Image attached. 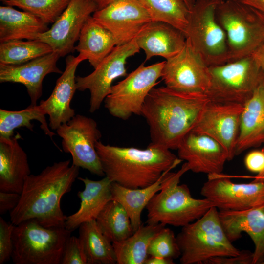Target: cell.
Listing matches in <instances>:
<instances>
[{
  "instance_id": "44dd1931",
  "label": "cell",
  "mask_w": 264,
  "mask_h": 264,
  "mask_svg": "<svg viewBox=\"0 0 264 264\" xmlns=\"http://www.w3.org/2000/svg\"><path fill=\"white\" fill-rule=\"evenodd\" d=\"M219 215L222 227L232 242L245 232L254 244L252 264L264 260V204L242 211L220 210Z\"/></svg>"
},
{
  "instance_id": "681fc988",
  "label": "cell",
  "mask_w": 264,
  "mask_h": 264,
  "mask_svg": "<svg viewBox=\"0 0 264 264\" xmlns=\"http://www.w3.org/2000/svg\"><path fill=\"white\" fill-rule=\"evenodd\" d=\"M260 14H261V15L262 18H263V19L264 20V14H263V13H261V12H260Z\"/></svg>"
},
{
  "instance_id": "d590c367",
  "label": "cell",
  "mask_w": 264,
  "mask_h": 264,
  "mask_svg": "<svg viewBox=\"0 0 264 264\" xmlns=\"http://www.w3.org/2000/svg\"><path fill=\"white\" fill-rule=\"evenodd\" d=\"M148 253L149 256L172 260L179 258L181 252L173 230L165 226L159 230L151 241Z\"/></svg>"
},
{
  "instance_id": "603a6c76",
  "label": "cell",
  "mask_w": 264,
  "mask_h": 264,
  "mask_svg": "<svg viewBox=\"0 0 264 264\" xmlns=\"http://www.w3.org/2000/svg\"><path fill=\"white\" fill-rule=\"evenodd\" d=\"M19 133L0 136V191L21 194L31 174L27 156L19 144Z\"/></svg>"
},
{
  "instance_id": "5bb4252c",
  "label": "cell",
  "mask_w": 264,
  "mask_h": 264,
  "mask_svg": "<svg viewBox=\"0 0 264 264\" xmlns=\"http://www.w3.org/2000/svg\"><path fill=\"white\" fill-rule=\"evenodd\" d=\"M161 78L167 87L185 93L206 94L210 85L209 66L187 41L179 53L166 60Z\"/></svg>"
},
{
  "instance_id": "7a4b0ae2",
  "label": "cell",
  "mask_w": 264,
  "mask_h": 264,
  "mask_svg": "<svg viewBox=\"0 0 264 264\" xmlns=\"http://www.w3.org/2000/svg\"><path fill=\"white\" fill-rule=\"evenodd\" d=\"M210 101L206 94L182 92L166 86L153 88L141 112L149 126L151 143L177 150Z\"/></svg>"
},
{
  "instance_id": "ab89813d",
  "label": "cell",
  "mask_w": 264,
  "mask_h": 264,
  "mask_svg": "<svg viewBox=\"0 0 264 264\" xmlns=\"http://www.w3.org/2000/svg\"><path fill=\"white\" fill-rule=\"evenodd\" d=\"M244 163L250 171L261 173L264 170V150H255L249 153L245 157Z\"/></svg>"
},
{
  "instance_id": "4dcf8cb0",
  "label": "cell",
  "mask_w": 264,
  "mask_h": 264,
  "mask_svg": "<svg viewBox=\"0 0 264 264\" xmlns=\"http://www.w3.org/2000/svg\"><path fill=\"white\" fill-rule=\"evenodd\" d=\"M95 220L103 233L112 242L124 240L134 232L126 210L114 200L107 203Z\"/></svg>"
},
{
  "instance_id": "7c38bea8",
  "label": "cell",
  "mask_w": 264,
  "mask_h": 264,
  "mask_svg": "<svg viewBox=\"0 0 264 264\" xmlns=\"http://www.w3.org/2000/svg\"><path fill=\"white\" fill-rule=\"evenodd\" d=\"M140 50L135 38L127 44L116 45L92 73L86 76L76 77L77 90L90 92L91 113L99 109L110 92L113 81L128 75L126 61Z\"/></svg>"
},
{
  "instance_id": "ffe728a7",
  "label": "cell",
  "mask_w": 264,
  "mask_h": 264,
  "mask_svg": "<svg viewBox=\"0 0 264 264\" xmlns=\"http://www.w3.org/2000/svg\"><path fill=\"white\" fill-rule=\"evenodd\" d=\"M60 56L52 52L29 62L11 65L0 63V82L23 85L30 97L31 105H37L42 95L43 81L50 73L62 74L57 63Z\"/></svg>"
},
{
  "instance_id": "60d3db41",
  "label": "cell",
  "mask_w": 264,
  "mask_h": 264,
  "mask_svg": "<svg viewBox=\"0 0 264 264\" xmlns=\"http://www.w3.org/2000/svg\"><path fill=\"white\" fill-rule=\"evenodd\" d=\"M21 197L20 194L0 191V214L11 212L17 205Z\"/></svg>"
},
{
  "instance_id": "f546056e",
  "label": "cell",
  "mask_w": 264,
  "mask_h": 264,
  "mask_svg": "<svg viewBox=\"0 0 264 264\" xmlns=\"http://www.w3.org/2000/svg\"><path fill=\"white\" fill-rule=\"evenodd\" d=\"M78 238L88 264H117L112 242L103 233L95 220L80 225Z\"/></svg>"
},
{
  "instance_id": "7402d4cb",
  "label": "cell",
  "mask_w": 264,
  "mask_h": 264,
  "mask_svg": "<svg viewBox=\"0 0 264 264\" xmlns=\"http://www.w3.org/2000/svg\"><path fill=\"white\" fill-rule=\"evenodd\" d=\"M135 40L139 48L145 52L146 61L154 56L168 60L179 53L186 44L182 31L160 21H151L147 23Z\"/></svg>"
},
{
  "instance_id": "f1b7e54d",
  "label": "cell",
  "mask_w": 264,
  "mask_h": 264,
  "mask_svg": "<svg viewBox=\"0 0 264 264\" xmlns=\"http://www.w3.org/2000/svg\"><path fill=\"white\" fill-rule=\"evenodd\" d=\"M164 226L162 224H142L129 237L112 242L117 264H144L149 256L148 249L151 241Z\"/></svg>"
},
{
  "instance_id": "e575fe53",
  "label": "cell",
  "mask_w": 264,
  "mask_h": 264,
  "mask_svg": "<svg viewBox=\"0 0 264 264\" xmlns=\"http://www.w3.org/2000/svg\"><path fill=\"white\" fill-rule=\"evenodd\" d=\"M71 0H8L6 5L15 6L37 16L47 24L53 23Z\"/></svg>"
},
{
  "instance_id": "74e56055",
  "label": "cell",
  "mask_w": 264,
  "mask_h": 264,
  "mask_svg": "<svg viewBox=\"0 0 264 264\" xmlns=\"http://www.w3.org/2000/svg\"><path fill=\"white\" fill-rule=\"evenodd\" d=\"M14 225L0 217V264L7 262L13 252L12 233Z\"/></svg>"
},
{
  "instance_id": "b9f144b4",
  "label": "cell",
  "mask_w": 264,
  "mask_h": 264,
  "mask_svg": "<svg viewBox=\"0 0 264 264\" xmlns=\"http://www.w3.org/2000/svg\"><path fill=\"white\" fill-rule=\"evenodd\" d=\"M264 76V43L252 54Z\"/></svg>"
},
{
  "instance_id": "ba28073f",
  "label": "cell",
  "mask_w": 264,
  "mask_h": 264,
  "mask_svg": "<svg viewBox=\"0 0 264 264\" xmlns=\"http://www.w3.org/2000/svg\"><path fill=\"white\" fill-rule=\"evenodd\" d=\"M217 0H196L184 31L186 41L208 66L229 62L226 36L219 23Z\"/></svg>"
},
{
  "instance_id": "4fadbf2b",
  "label": "cell",
  "mask_w": 264,
  "mask_h": 264,
  "mask_svg": "<svg viewBox=\"0 0 264 264\" xmlns=\"http://www.w3.org/2000/svg\"><path fill=\"white\" fill-rule=\"evenodd\" d=\"M200 193L220 210L242 211L264 204V180L237 183L222 173L210 174Z\"/></svg>"
},
{
  "instance_id": "d6a6232c",
  "label": "cell",
  "mask_w": 264,
  "mask_h": 264,
  "mask_svg": "<svg viewBox=\"0 0 264 264\" xmlns=\"http://www.w3.org/2000/svg\"><path fill=\"white\" fill-rule=\"evenodd\" d=\"M52 52L48 44L37 40H15L1 42L0 63L22 64Z\"/></svg>"
},
{
  "instance_id": "ac0fdd59",
  "label": "cell",
  "mask_w": 264,
  "mask_h": 264,
  "mask_svg": "<svg viewBox=\"0 0 264 264\" xmlns=\"http://www.w3.org/2000/svg\"><path fill=\"white\" fill-rule=\"evenodd\" d=\"M178 157L185 160L190 170L208 175L222 173L227 152L212 138L191 131L181 140L177 148Z\"/></svg>"
},
{
  "instance_id": "30bf717a",
  "label": "cell",
  "mask_w": 264,
  "mask_h": 264,
  "mask_svg": "<svg viewBox=\"0 0 264 264\" xmlns=\"http://www.w3.org/2000/svg\"><path fill=\"white\" fill-rule=\"evenodd\" d=\"M165 61L148 66L141 64L121 81L111 87L104 100L105 107L113 116L126 120L132 115H141L149 93L159 82Z\"/></svg>"
},
{
  "instance_id": "f907efd6",
  "label": "cell",
  "mask_w": 264,
  "mask_h": 264,
  "mask_svg": "<svg viewBox=\"0 0 264 264\" xmlns=\"http://www.w3.org/2000/svg\"><path fill=\"white\" fill-rule=\"evenodd\" d=\"M0 0L3 1L4 2L6 1H7L8 0Z\"/></svg>"
},
{
  "instance_id": "9a60e30c",
  "label": "cell",
  "mask_w": 264,
  "mask_h": 264,
  "mask_svg": "<svg viewBox=\"0 0 264 264\" xmlns=\"http://www.w3.org/2000/svg\"><path fill=\"white\" fill-rule=\"evenodd\" d=\"M243 105L210 101L192 131L206 135L227 152L228 161L236 154Z\"/></svg>"
},
{
  "instance_id": "277c9868",
  "label": "cell",
  "mask_w": 264,
  "mask_h": 264,
  "mask_svg": "<svg viewBox=\"0 0 264 264\" xmlns=\"http://www.w3.org/2000/svg\"><path fill=\"white\" fill-rule=\"evenodd\" d=\"M189 171L185 162L176 172L166 174L161 190L146 207L147 224L182 227L199 219L215 206L205 198H194L186 184H179L181 176Z\"/></svg>"
},
{
  "instance_id": "5b68a950",
  "label": "cell",
  "mask_w": 264,
  "mask_h": 264,
  "mask_svg": "<svg viewBox=\"0 0 264 264\" xmlns=\"http://www.w3.org/2000/svg\"><path fill=\"white\" fill-rule=\"evenodd\" d=\"M176 237L181 264H202L213 257L235 256L242 252L226 236L215 206L199 219L182 227Z\"/></svg>"
},
{
  "instance_id": "bcb514c9",
  "label": "cell",
  "mask_w": 264,
  "mask_h": 264,
  "mask_svg": "<svg viewBox=\"0 0 264 264\" xmlns=\"http://www.w3.org/2000/svg\"><path fill=\"white\" fill-rule=\"evenodd\" d=\"M185 4L186 5L189 10H191L193 8L196 0H182Z\"/></svg>"
},
{
  "instance_id": "52a82bcc",
  "label": "cell",
  "mask_w": 264,
  "mask_h": 264,
  "mask_svg": "<svg viewBox=\"0 0 264 264\" xmlns=\"http://www.w3.org/2000/svg\"><path fill=\"white\" fill-rule=\"evenodd\" d=\"M216 16L226 36L229 62L252 55L264 43V20L258 11L239 1H220Z\"/></svg>"
},
{
  "instance_id": "ee69618b",
  "label": "cell",
  "mask_w": 264,
  "mask_h": 264,
  "mask_svg": "<svg viewBox=\"0 0 264 264\" xmlns=\"http://www.w3.org/2000/svg\"><path fill=\"white\" fill-rule=\"evenodd\" d=\"M174 260L158 256H149L144 264H174Z\"/></svg>"
},
{
  "instance_id": "9c48e42d",
  "label": "cell",
  "mask_w": 264,
  "mask_h": 264,
  "mask_svg": "<svg viewBox=\"0 0 264 264\" xmlns=\"http://www.w3.org/2000/svg\"><path fill=\"white\" fill-rule=\"evenodd\" d=\"M210 85L206 94L212 102L243 105L263 74L252 55L209 66Z\"/></svg>"
},
{
  "instance_id": "d6986e66",
  "label": "cell",
  "mask_w": 264,
  "mask_h": 264,
  "mask_svg": "<svg viewBox=\"0 0 264 264\" xmlns=\"http://www.w3.org/2000/svg\"><path fill=\"white\" fill-rule=\"evenodd\" d=\"M84 60L78 55L67 56L66 68L57 80L50 96L39 104L44 114L49 116V127L53 130L69 121L75 115L70 102L77 90L75 72L79 64Z\"/></svg>"
},
{
  "instance_id": "e0dca14e",
  "label": "cell",
  "mask_w": 264,
  "mask_h": 264,
  "mask_svg": "<svg viewBox=\"0 0 264 264\" xmlns=\"http://www.w3.org/2000/svg\"><path fill=\"white\" fill-rule=\"evenodd\" d=\"M92 16L113 34L117 45L135 39L142 28L152 21L139 0H117L97 10Z\"/></svg>"
},
{
  "instance_id": "7bdbcfd3",
  "label": "cell",
  "mask_w": 264,
  "mask_h": 264,
  "mask_svg": "<svg viewBox=\"0 0 264 264\" xmlns=\"http://www.w3.org/2000/svg\"><path fill=\"white\" fill-rule=\"evenodd\" d=\"M241 2L264 14V0H242Z\"/></svg>"
},
{
  "instance_id": "d4e9b609",
  "label": "cell",
  "mask_w": 264,
  "mask_h": 264,
  "mask_svg": "<svg viewBox=\"0 0 264 264\" xmlns=\"http://www.w3.org/2000/svg\"><path fill=\"white\" fill-rule=\"evenodd\" d=\"M264 142V76L243 105L236 154Z\"/></svg>"
},
{
  "instance_id": "7dc6e473",
  "label": "cell",
  "mask_w": 264,
  "mask_h": 264,
  "mask_svg": "<svg viewBox=\"0 0 264 264\" xmlns=\"http://www.w3.org/2000/svg\"><path fill=\"white\" fill-rule=\"evenodd\" d=\"M264 180V170L261 173L257 174V175H256L254 177V180L258 181V180Z\"/></svg>"
},
{
  "instance_id": "3957f363",
  "label": "cell",
  "mask_w": 264,
  "mask_h": 264,
  "mask_svg": "<svg viewBox=\"0 0 264 264\" xmlns=\"http://www.w3.org/2000/svg\"><path fill=\"white\" fill-rule=\"evenodd\" d=\"M95 148L105 176L130 188L153 184L182 161L170 149L152 143L141 149L104 144L99 140Z\"/></svg>"
},
{
  "instance_id": "f6af8a7d",
  "label": "cell",
  "mask_w": 264,
  "mask_h": 264,
  "mask_svg": "<svg viewBox=\"0 0 264 264\" xmlns=\"http://www.w3.org/2000/svg\"><path fill=\"white\" fill-rule=\"evenodd\" d=\"M97 6L98 10L102 9L117 0H91Z\"/></svg>"
},
{
  "instance_id": "c3c4849f",
  "label": "cell",
  "mask_w": 264,
  "mask_h": 264,
  "mask_svg": "<svg viewBox=\"0 0 264 264\" xmlns=\"http://www.w3.org/2000/svg\"><path fill=\"white\" fill-rule=\"evenodd\" d=\"M217 0L221 1H239V2H241L242 1V0Z\"/></svg>"
},
{
  "instance_id": "816d5d0a",
  "label": "cell",
  "mask_w": 264,
  "mask_h": 264,
  "mask_svg": "<svg viewBox=\"0 0 264 264\" xmlns=\"http://www.w3.org/2000/svg\"><path fill=\"white\" fill-rule=\"evenodd\" d=\"M261 264H264V260L261 262Z\"/></svg>"
},
{
  "instance_id": "484cf974",
  "label": "cell",
  "mask_w": 264,
  "mask_h": 264,
  "mask_svg": "<svg viewBox=\"0 0 264 264\" xmlns=\"http://www.w3.org/2000/svg\"><path fill=\"white\" fill-rule=\"evenodd\" d=\"M75 50L95 68L117 45L113 34L92 16L84 23Z\"/></svg>"
},
{
  "instance_id": "4316f807",
  "label": "cell",
  "mask_w": 264,
  "mask_h": 264,
  "mask_svg": "<svg viewBox=\"0 0 264 264\" xmlns=\"http://www.w3.org/2000/svg\"><path fill=\"white\" fill-rule=\"evenodd\" d=\"M49 29L48 24L35 15L13 6L0 7V42L10 40H36Z\"/></svg>"
},
{
  "instance_id": "8992f818",
  "label": "cell",
  "mask_w": 264,
  "mask_h": 264,
  "mask_svg": "<svg viewBox=\"0 0 264 264\" xmlns=\"http://www.w3.org/2000/svg\"><path fill=\"white\" fill-rule=\"evenodd\" d=\"M71 231L65 227L47 228L34 220L14 225L11 259L15 264H61Z\"/></svg>"
},
{
  "instance_id": "2e32d148",
  "label": "cell",
  "mask_w": 264,
  "mask_h": 264,
  "mask_svg": "<svg viewBox=\"0 0 264 264\" xmlns=\"http://www.w3.org/2000/svg\"><path fill=\"white\" fill-rule=\"evenodd\" d=\"M97 10L91 0H71L52 26L36 40L48 44L60 57L73 52L84 23Z\"/></svg>"
},
{
  "instance_id": "83f0119b",
  "label": "cell",
  "mask_w": 264,
  "mask_h": 264,
  "mask_svg": "<svg viewBox=\"0 0 264 264\" xmlns=\"http://www.w3.org/2000/svg\"><path fill=\"white\" fill-rule=\"evenodd\" d=\"M169 171L164 172L156 182L144 188H130L111 182L112 199L125 209L134 231L142 224V212L153 196L161 190L164 176Z\"/></svg>"
},
{
  "instance_id": "836d02e7",
  "label": "cell",
  "mask_w": 264,
  "mask_h": 264,
  "mask_svg": "<svg viewBox=\"0 0 264 264\" xmlns=\"http://www.w3.org/2000/svg\"><path fill=\"white\" fill-rule=\"evenodd\" d=\"M152 21L169 23L184 32L190 10L182 0H139Z\"/></svg>"
},
{
  "instance_id": "8d00e7d4",
  "label": "cell",
  "mask_w": 264,
  "mask_h": 264,
  "mask_svg": "<svg viewBox=\"0 0 264 264\" xmlns=\"http://www.w3.org/2000/svg\"><path fill=\"white\" fill-rule=\"evenodd\" d=\"M61 264H88L78 237L70 236L66 241Z\"/></svg>"
},
{
  "instance_id": "6da1fadb",
  "label": "cell",
  "mask_w": 264,
  "mask_h": 264,
  "mask_svg": "<svg viewBox=\"0 0 264 264\" xmlns=\"http://www.w3.org/2000/svg\"><path fill=\"white\" fill-rule=\"evenodd\" d=\"M79 168L67 159L48 166L37 175H29L19 203L9 212L11 223L16 225L34 220L47 228L65 227L67 216L61 209V200L71 190Z\"/></svg>"
},
{
  "instance_id": "cb8c5ba5",
  "label": "cell",
  "mask_w": 264,
  "mask_h": 264,
  "mask_svg": "<svg viewBox=\"0 0 264 264\" xmlns=\"http://www.w3.org/2000/svg\"><path fill=\"white\" fill-rule=\"evenodd\" d=\"M77 178L84 183L85 188L78 193L80 199L79 209L67 216L65 222V227L71 231L84 222L95 220L107 203L112 200L111 182L106 176L99 180Z\"/></svg>"
},
{
  "instance_id": "f35d334b",
  "label": "cell",
  "mask_w": 264,
  "mask_h": 264,
  "mask_svg": "<svg viewBox=\"0 0 264 264\" xmlns=\"http://www.w3.org/2000/svg\"><path fill=\"white\" fill-rule=\"evenodd\" d=\"M253 253L242 250L241 254L235 256H219L206 261L205 264H252Z\"/></svg>"
},
{
  "instance_id": "1f68e13d",
  "label": "cell",
  "mask_w": 264,
  "mask_h": 264,
  "mask_svg": "<svg viewBox=\"0 0 264 264\" xmlns=\"http://www.w3.org/2000/svg\"><path fill=\"white\" fill-rule=\"evenodd\" d=\"M33 120L38 121L40 127L44 133L53 140L55 133L49 129L45 115L43 113L39 105H30L27 108L19 111L0 109V136L10 137L13 136L14 131L21 127H25L34 131Z\"/></svg>"
},
{
  "instance_id": "8fae6325",
  "label": "cell",
  "mask_w": 264,
  "mask_h": 264,
  "mask_svg": "<svg viewBox=\"0 0 264 264\" xmlns=\"http://www.w3.org/2000/svg\"><path fill=\"white\" fill-rule=\"evenodd\" d=\"M63 150L69 153L72 164L100 176H105L95 145L102 136L92 118L77 114L57 129Z\"/></svg>"
}]
</instances>
